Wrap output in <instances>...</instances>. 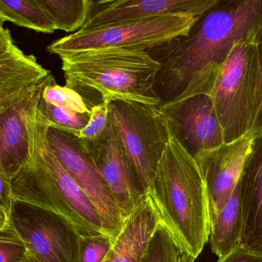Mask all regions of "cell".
<instances>
[{"label":"cell","mask_w":262,"mask_h":262,"mask_svg":"<svg viewBox=\"0 0 262 262\" xmlns=\"http://www.w3.org/2000/svg\"><path fill=\"white\" fill-rule=\"evenodd\" d=\"M262 26V0H218L187 35L150 51L160 63V104L210 95L235 43L253 39Z\"/></svg>","instance_id":"obj_1"},{"label":"cell","mask_w":262,"mask_h":262,"mask_svg":"<svg viewBox=\"0 0 262 262\" xmlns=\"http://www.w3.org/2000/svg\"><path fill=\"white\" fill-rule=\"evenodd\" d=\"M147 194L181 253L196 259L210 235L207 193L195 158L173 129Z\"/></svg>","instance_id":"obj_2"},{"label":"cell","mask_w":262,"mask_h":262,"mask_svg":"<svg viewBox=\"0 0 262 262\" xmlns=\"http://www.w3.org/2000/svg\"><path fill=\"white\" fill-rule=\"evenodd\" d=\"M60 58L66 86L82 97L89 110L114 101L160 105L155 92L160 65L147 51L94 49Z\"/></svg>","instance_id":"obj_3"},{"label":"cell","mask_w":262,"mask_h":262,"mask_svg":"<svg viewBox=\"0 0 262 262\" xmlns=\"http://www.w3.org/2000/svg\"><path fill=\"white\" fill-rule=\"evenodd\" d=\"M48 126L38 107L30 120V158L12 178L13 199L61 215L81 236L107 235L99 212L51 150Z\"/></svg>","instance_id":"obj_4"},{"label":"cell","mask_w":262,"mask_h":262,"mask_svg":"<svg viewBox=\"0 0 262 262\" xmlns=\"http://www.w3.org/2000/svg\"><path fill=\"white\" fill-rule=\"evenodd\" d=\"M201 16L169 15L104 27L81 29L57 39L47 50L61 57L82 51L121 49L150 51L187 35Z\"/></svg>","instance_id":"obj_5"},{"label":"cell","mask_w":262,"mask_h":262,"mask_svg":"<svg viewBox=\"0 0 262 262\" xmlns=\"http://www.w3.org/2000/svg\"><path fill=\"white\" fill-rule=\"evenodd\" d=\"M257 84L258 57L255 43L253 39L241 40L232 48L209 95L225 143H233L249 133Z\"/></svg>","instance_id":"obj_6"},{"label":"cell","mask_w":262,"mask_h":262,"mask_svg":"<svg viewBox=\"0 0 262 262\" xmlns=\"http://www.w3.org/2000/svg\"><path fill=\"white\" fill-rule=\"evenodd\" d=\"M108 109L124 152L147 193L172 135L171 123L158 106L114 101Z\"/></svg>","instance_id":"obj_7"},{"label":"cell","mask_w":262,"mask_h":262,"mask_svg":"<svg viewBox=\"0 0 262 262\" xmlns=\"http://www.w3.org/2000/svg\"><path fill=\"white\" fill-rule=\"evenodd\" d=\"M9 219L37 262H80L81 235L61 215L13 199Z\"/></svg>","instance_id":"obj_8"},{"label":"cell","mask_w":262,"mask_h":262,"mask_svg":"<svg viewBox=\"0 0 262 262\" xmlns=\"http://www.w3.org/2000/svg\"><path fill=\"white\" fill-rule=\"evenodd\" d=\"M46 136L51 150L93 203L102 218L106 234L115 241L124 218L105 182L73 134L49 122Z\"/></svg>","instance_id":"obj_9"},{"label":"cell","mask_w":262,"mask_h":262,"mask_svg":"<svg viewBox=\"0 0 262 262\" xmlns=\"http://www.w3.org/2000/svg\"><path fill=\"white\" fill-rule=\"evenodd\" d=\"M75 138L105 182L125 219L147 193L124 152L112 117H109L104 133L98 138Z\"/></svg>","instance_id":"obj_10"},{"label":"cell","mask_w":262,"mask_h":262,"mask_svg":"<svg viewBox=\"0 0 262 262\" xmlns=\"http://www.w3.org/2000/svg\"><path fill=\"white\" fill-rule=\"evenodd\" d=\"M46 79L21 89L0 107V163L12 178L30 158V120Z\"/></svg>","instance_id":"obj_11"},{"label":"cell","mask_w":262,"mask_h":262,"mask_svg":"<svg viewBox=\"0 0 262 262\" xmlns=\"http://www.w3.org/2000/svg\"><path fill=\"white\" fill-rule=\"evenodd\" d=\"M158 107L171 123L177 139L193 158L224 144L223 129L209 95H193Z\"/></svg>","instance_id":"obj_12"},{"label":"cell","mask_w":262,"mask_h":262,"mask_svg":"<svg viewBox=\"0 0 262 262\" xmlns=\"http://www.w3.org/2000/svg\"><path fill=\"white\" fill-rule=\"evenodd\" d=\"M252 139V135H246L233 143L203 151L194 157L206 186L211 223L232 197Z\"/></svg>","instance_id":"obj_13"},{"label":"cell","mask_w":262,"mask_h":262,"mask_svg":"<svg viewBox=\"0 0 262 262\" xmlns=\"http://www.w3.org/2000/svg\"><path fill=\"white\" fill-rule=\"evenodd\" d=\"M218 0H92L90 14L81 29L104 27L163 15L202 16Z\"/></svg>","instance_id":"obj_14"},{"label":"cell","mask_w":262,"mask_h":262,"mask_svg":"<svg viewBox=\"0 0 262 262\" xmlns=\"http://www.w3.org/2000/svg\"><path fill=\"white\" fill-rule=\"evenodd\" d=\"M239 186L243 228L238 249L262 256V133L253 137Z\"/></svg>","instance_id":"obj_15"},{"label":"cell","mask_w":262,"mask_h":262,"mask_svg":"<svg viewBox=\"0 0 262 262\" xmlns=\"http://www.w3.org/2000/svg\"><path fill=\"white\" fill-rule=\"evenodd\" d=\"M161 221L155 204L146 194L123 221L121 232L102 262H141L148 244Z\"/></svg>","instance_id":"obj_16"},{"label":"cell","mask_w":262,"mask_h":262,"mask_svg":"<svg viewBox=\"0 0 262 262\" xmlns=\"http://www.w3.org/2000/svg\"><path fill=\"white\" fill-rule=\"evenodd\" d=\"M50 72L32 55L18 47L0 56V97L13 95L25 88L44 81Z\"/></svg>","instance_id":"obj_17"},{"label":"cell","mask_w":262,"mask_h":262,"mask_svg":"<svg viewBox=\"0 0 262 262\" xmlns=\"http://www.w3.org/2000/svg\"><path fill=\"white\" fill-rule=\"evenodd\" d=\"M243 228V210L239 182L229 201L211 223L210 241L212 252L219 258L238 248Z\"/></svg>","instance_id":"obj_18"},{"label":"cell","mask_w":262,"mask_h":262,"mask_svg":"<svg viewBox=\"0 0 262 262\" xmlns=\"http://www.w3.org/2000/svg\"><path fill=\"white\" fill-rule=\"evenodd\" d=\"M0 15L6 22L38 32L56 30L52 18L38 0H0Z\"/></svg>","instance_id":"obj_19"},{"label":"cell","mask_w":262,"mask_h":262,"mask_svg":"<svg viewBox=\"0 0 262 262\" xmlns=\"http://www.w3.org/2000/svg\"><path fill=\"white\" fill-rule=\"evenodd\" d=\"M52 18L55 29L73 33L82 29L92 8V0H38Z\"/></svg>","instance_id":"obj_20"},{"label":"cell","mask_w":262,"mask_h":262,"mask_svg":"<svg viewBox=\"0 0 262 262\" xmlns=\"http://www.w3.org/2000/svg\"><path fill=\"white\" fill-rule=\"evenodd\" d=\"M180 248L163 221L154 232L141 262H177Z\"/></svg>","instance_id":"obj_21"},{"label":"cell","mask_w":262,"mask_h":262,"mask_svg":"<svg viewBox=\"0 0 262 262\" xmlns=\"http://www.w3.org/2000/svg\"><path fill=\"white\" fill-rule=\"evenodd\" d=\"M41 98L46 103L78 113H90V110L82 97L67 86L57 84L55 78L49 75L46 79Z\"/></svg>","instance_id":"obj_22"},{"label":"cell","mask_w":262,"mask_h":262,"mask_svg":"<svg viewBox=\"0 0 262 262\" xmlns=\"http://www.w3.org/2000/svg\"><path fill=\"white\" fill-rule=\"evenodd\" d=\"M38 109L49 122V124L71 133L84 129L90 119V113L81 114L62 109L45 102L41 98Z\"/></svg>","instance_id":"obj_23"},{"label":"cell","mask_w":262,"mask_h":262,"mask_svg":"<svg viewBox=\"0 0 262 262\" xmlns=\"http://www.w3.org/2000/svg\"><path fill=\"white\" fill-rule=\"evenodd\" d=\"M26 252L23 240L9 221L0 229V262H21Z\"/></svg>","instance_id":"obj_24"},{"label":"cell","mask_w":262,"mask_h":262,"mask_svg":"<svg viewBox=\"0 0 262 262\" xmlns=\"http://www.w3.org/2000/svg\"><path fill=\"white\" fill-rule=\"evenodd\" d=\"M114 240L107 235L81 236L80 262H102L113 246Z\"/></svg>","instance_id":"obj_25"},{"label":"cell","mask_w":262,"mask_h":262,"mask_svg":"<svg viewBox=\"0 0 262 262\" xmlns=\"http://www.w3.org/2000/svg\"><path fill=\"white\" fill-rule=\"evenodd\" d=\"M258 57V84L254 104L252 124L248 135L252 137L262 133V26L253 38Z\"/></svg>","instance_id":"obj_26"},{"label":"cell","mask_w":262,"mask_h":262,"mask_svg":"<svg viewBox=\"0 0 262 262\" xmlns=\"http://www.w3.org/2000/svg\"><path fill=\"white\" fill-rule=\"evenodd\" d=\"M108 105L103 103L91 109L90 119L87 126L79 132L72 134L82 140H93L101 136L107 128L110 117Z\"/></svg>","instance_id":"obj_27"},{"label":"cell","mask_w":262,"mask_h":262,"mask_svg":"<svg viewBox=\"0 0 262 262\" xmlns=\"http://www.w3.org/2000/svg\"><path fill=\"white\" fill-rule=\"evenodd\" d=\"M12 178L5 171L0 163V212L9 218L12 209Z\"/></svg>","instance_id":"obj_28"},{"label":"cell","mask_w":262,"mask_h":262,"mask_svg":"<svg viewBox=\"0 0 262 262\" xmlns=\"http://www.w3.org/2000/svg\"><path fill=\"white\" fill-rule=\"evenodd\" d=\"M217 262H262V256L237 248L228 255L219 258Z\"/></svg>","instance_id":"obj_29"},{"label":"cell","mask_w":262,"mask_h":262,"mask_svg":"<svg viewBox=\"0 0 262 262\" xmlns=\"http://www.w3.org/2000/svg\"><path fill=\"white\" fill-rule=\"evenodd\" d=\"M16 47L9 29L4 28L0 30V56L9 53Z\"/></svg>","instance_id":"obj_30"},{"label":"cell","mask_w":262,"mask_h":262,"mask_svg":"<svg viewBox=\"0 0 262 262\" xmlns=\"http://www.w3.org/2000/svg\"><path fill=\"white\" fill-rule=\"evenodd\" d=\"M194 261H195V259L192 257H191L190 255L182 252L180 254V257H179L177 262H194Z\"/></svg>","instance_id":"obj_31"},{"label":"cell","mask_w":262,"mask_h":262,"mask_svg":"<svg viewBox=\"0 0 262 262\" xmlns=\"http://www.w3.org/2000/svg\"><path fill=\"white\" fill-rule=\"evenodd\" d=\"M9 218H8L6 215H5L4 214L0 212V229L4 227V226L9 223Z\"/></svg>","instance_id":"obj_32"},{"label":"cell","mask_w":262,"mask_h":262,"mask_svg":"<svg viewBox=\"0 0 262 262\" xmlns=\"http://www.w3.org/2000/svg\"><path fill=\"white\" fill-rule=\"evenodd\" d=\"M21 262H37L35 261V259H34L33 257L32 256V255H30V254L28 253V252H26V255H25L24 258H23V259L21 260Z\"/></svg>","instance_id":"obj_33"},{"label":"cell","mask_w":262,"mask_h":262,"mask_svg":"<svg viewBox=\"0 0 262 262\" xmlns=\"http://www.w3.org/2000/svg\"><path fill=\"white\" fill-rule=\"evenodd\" d=\"M15 94H13V95H6V96L0 97V107H1V106H3V105L4 104V103H6V102L8 101V100L10 99V98H12V97L13 96V95H15Z\"/></svg>","instance_id":"obj_34"},{"label":"cell","mask_w":262,"mask_h":262,"mask_svg":"<svg viewBox=\"0 0 262 262\" xmlns=\"http://www.w3.org/2000/svg\"><path fill=\"white\" fill-rule=\"evenodd\" d=\"M5 23H6V21H5L4 18H3V17L0 15V30L4 29V26H3V25H4Z\"/></svg>","instance_id":"obj_35"}]
</instances>
